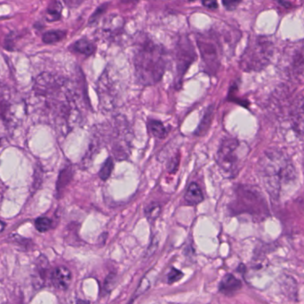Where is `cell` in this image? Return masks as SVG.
I'll list each match as a JSON object with an SVG mask.
<instances>
[{"label": "cell", "instance_id": "obj_22", "mask_svg": "<svg viewBox=\"0 0 304 304\" xmlns=\"http://www.w3.org/2000/svg\"><path fill=\"white\" fill-rule=\"evenodd\" d=\"M221 1L222 5L226 9L232 11L238 7V5L241 3L242 0H221Z\"/></svg>", "mask_w": 304, "mask_h": 304}, {"label": "cell", "instance_id": "obj_12", "mask_svg": "<svg viewBox=\"0 0 304 304\" xmlns=\"http://www.w3.org/2000/svg\"><path fill=\"white\" fill-rule=\"evenodd\" d=\"M95 49L96 48H95L94 44H93L91 41L85 40V39L76 41L75 43L71 47V50H73L74 52L84 54L87 56L93 54L95 51Z\"/></svg>", "mask_w": 304, "mask_h": 304}, {"label": "cell", "instance_id": "obj_23", "mask_svg": "<svg viewBox=\"0 0 304 304\" xmlns=\"http://www.w3.org/2000/svg\"><path fill=\"white\" fill-rule=\"evenodd\" d=\"M106 7H107V4H105V5H101L100 7H98L97 10H96V12H95V13H94V14L91 16V18L89 20V23H90V24H92V23H94V22H95V21H96V20L100 17V15L103 14V13L105 12Z\"/></svg>", "mask_w": 304, "mask_h": 304}, {"label": "cell", "instance_id": "obj_14", "mask_svg": "<svg viewBox=\"0 0 304 304\" xmlns=\"http://www.w3.org/2000/svg\"><path fill=\"white\" fill-rule=\"evenodd\" d=\"M62 5L58 1H54L49 5L45 18L48 22H55L61 18L62 16Z\"/></svg>", "mask_w": 304, "mask_h": 304}, {"label": "cell", "instance_id": "obj_27", "mask_svg": "<svg viewBox=\"0 0 304 304\" xmlns=\"http://www.w3.org/2000/svg\"><path fill=\"white\" fill-rule=\"evenodd\" d=\"M4 228H5V224H4L3 221H1V220H0V233L2 232V231L4 230Z\"/></svg>", "mask_w": 304, "mask_h": 304}, {"label": "cell", "instance_id": "obj_28", "mask_svg": "<svg viewBox=\"0 0 304 304\" xmlns=\"http://www.w3.org/2000/svg\"><path fill=\"white\" fill-rule=\"evenodd\" d=\"M188 1H190V2H193V1H196V0H188Z\"/></svg>", "mask_w": 304, "mask_h": 304}, {"label": "cell", "instance_id": "obj_25", "mask_svg": "<svg viewBox=\"0 0 304 304\" xmlns=\"http://www.w3.org/2000/svg\"><path fill=\"white\" fill-rule=\"evenodd\" d=\"M202 4L208 9H216L218 7L217 0H202Z\"/></svg>", "mask_w": 304, "mask_h": 304}, {"label": "cell", "instance_id": "obj_15", "mask_svg": "<svg viewBox=\"0 0 304 304\" xmlns=\"http://www.w3.org/2000/svg\"><path fill=\"white\" fill-rule=\"evenodd\" d=\"M149 129L152 135L158 139H164L168 135V130L161 121L151 120L149 122Z\"/></svg>", "mask_w": 304, "mask_h": 304}, {"label": "cell", "instance_id": "obj_1", "mask_svg": "<svg viewBox=\"0 0 304 304\" xmlns=\"http://www.w3.org/2000/svg\"><path fill=\"white\" fill-rule=\"evenodd\" d=\"M259 172L266 191L278 200L284 190L296 183L297 172L291 158L279 149H268L261 158Z\"/></svg>", "mask_w": 304, "mask_h": 304}, {"label": "cell", "instance_id": "obj_16", "mask_svg": "<svg viewBox=\"0 0 304 304\" xmlns=\"http://www.w3.org/2000/svg\"><path fill=\"white\" fill-rule=\"evenodd\" d=\"M114 168V162L111 158H109L106 160L105 162L103 163V165L101 167V170L99 172V176L102 180H107L110 177L111 172Z\"/></svg>", "mask_w": 304, "mask_h": 304}, {"label": "cell", "instance_id": "obj_8", "mask_svg": "<svg viewBox=\"0 0 304 304\" xmlns=\"http://www.w3.org/2000/svg\"><path fill=\"white\" fill-rule=\"evenodd\" d=\"M50 279L53 284V286L58 290H66L70 286L71 281V273L69 268L63 266H60L54 268Z\"/></svg>", "mask_w": 304, "mask_h": 304}, {"label": "cell", "instance_id": "obj_5", "mask_svg": "<svg viewBox=\"0 0 304 304\" xmlns=\"http://www.w3.org/2000/svg\"><path fill=\"white\" fill-rule=\"evenodd\" d=\"M271 54V43L265 38L258 37L247 46L241 57L240 67L247 72L260 71L268 64Z\"/></svg>", "mask_w": 304, "mask_h": 304}, {"label": "cell", "instance_id": "obj_4", "mask_svg": "<svg viewBox=\"0 0 304 304\" xmlns=\"http://www.w3.org/2000/svg\"><path fill=\"white\" fill-rule=\"evenodd\" d=\"M247 147L238 139L228 138L222 140L217 152V162L225 174L233 178L241 168L243 157L247 155Z\"/></svg>", "mask_w": 304, "mask_h": 304}, {"label": "cell", "instance_id": "obj_20", "mask_svg": "<svg viewBox=\"0 0 304 304\" xmlns=\"http://www.w3.org/2000/svg\"><path fill=\"white\" fill-rule=\"evenodd\" d=\"M115 284H116V275L114 273H111L107 277L103 285V292L105 295L110 293L111 289L114 287Z\"/></svg>", "mask_w": 304, "mask_h": 304}, {"label": "cell", "instance_id": "obj_11", "mask_svg": "<svg viewBox=\"0 0 304 304\" xmlns=\"http://www.w3.org/2000/svg\"><path fill=\"white\" fill-rule=\"evenodd\" d=\"M184 200L189 205H197L204 200L202 190L198 184L195 182L190 184L186 191Z\"/></svg>", "mask_w": 304, "mask_h": 304}, {"label": "cell", "instance_id": "obj_7", "mask_svg": "<svg viewBox=\"0 0 304 304\" xmlns=\"http://www.w3.org/2000/svg\"><path fill=\"white\" fill-rule=\"evenodd\" d=\"M197 44L207 73L216 74L220 66L219 45L216 39L208 35H199L197 37Z\"/></svg>", "mask_w": 304, "mask_h": 304}, {"label": "cell", "instance_id": "obj_24", "mask_svg": "<svg viewBox=\"0 0 304 304\" xmlns=\"http://www.w3.org/2000/svg\"><path fill=\"white\" fill-rule=\"evenodd\" d=\"M149 286H150V283H149V281H148L147 279H143V280L141 282L140 286H139L138 289H137L136 294L134 295V298H135V296H136L137 295H141L142 293H144V292L149 288Z\"/></svg>", "mask_w": 304, "mask_h": 304}, {"label": "cell", "instance_id": "obj_19", "mask_svg": "<svg viewBox=\"0 0 304 304\" xmlns=\"http://www.w3.org/2000/svg\"><path fill=\"white\" fill-rule=\"evenodd\" d=\"M160 211H161V207L159 203H151L145 210L147 217L151 219H157L160 214Z\"/></svg>", "mask_w": 304, "mask_h": 304}, {"label": "cell", "instance_id": "obj_10", "mask_svg": "<svg viewBox=\"0 0 304 304\" xmlns=\"http://www.w3.org/2000/svg\"><path fill=\"white\" fill-rule=\"evenodd\" d=\"M292 122L295 131L301 139H304V100L301 101L294 109Z\"/></svg>", "mask_w": 304, "mask_h": 304}, {"label": "cell", "instance_id": "obj_17", "mask_svg": "<svg viewBox=\"0 0 304 304\" xmlns=\"http://www.w3.org/2000/svg\"><path fill=\"white\" fill-rule=\"evenodd\" d=\"M212 116H213V107L211 106V107L208 108L207 112L205 113L202 121L198 128V130L196 131V134L202 135L203 132H205L208 129L212 121Z\"/></svg>", "mask_w": 304, "mask_h": 304}, {"label": "cell", "instance_id": "obj_26", "mask_svg": "<svg viewBox=\"0 0 304 304\" xmlns=\"http://www.w3.org/2000/svg\"><path fill=\"white\" fill-rule=\"evenodd\" d=\"M68 6L70 7H77L81 5L85 0H63Z\"/></svg>", "mask_w": 304, "mask_h": 304}, {"label": "cell", "instance_id": "obj_2", "mask_svg": "<svg viewBox=\"0 0 304 304\" xmlns=\"http://www.w3.org/2000/svg\"><path fill=\"white\" fill-rule=\"evenodd\" d=\"M133 63L138 81L142 85H154L162 79L166 71V51L162 46L144 38L137 44Z\"/></svg>", "mask_w": 304, "mask_h": 304}, {"label": "cell", "instance_id": "obj_18", "mask_svg": "<svg viewBox=\"0 0 304 304\" xmlns=\"http://www.w3.org/2000/svg\"><path fill=\"white\" fill-rule=\"evenodd\" d=\"M35 227L40 232H46L52 227V220L46 217H40L36 220Z\"/></svg>", "mask_w": 304, "mask_h": 304}, {"label": "cell", "instance_id": "obj_21", "mask_svg": "<svg viewBox=\"0 0 304 304\" xmlns=\"http://www.w3.org/2000/svg\"><path fill=\"white\" fill-rule=\"evenodd\" d=\"M183 276V274L180 270H178L175 268H171L170 272L168 274V282L169 284H173L175 282L179 281L181 277Z\"/></svg>", "mask_w": 304, "mask_h": 304}, {"label": "cell", "instance_id": "obj_9", "mask_svg": "<svg viewBox=\"0 0 304 304\" xmlns=\"http://www.w3.org/2000/svg\"><path fill=\"white\" fill-rule=\"evenodd\" d=\"M242 288V283L232 274L225 275L219 285V291L224 295H233Z\"/></svg>", "mask_w": 304, "mask_h": 304}, {"label": "cell", "instance_id": "obj_13", "mask_svg": "<svg viewBox=\"0 0 304 304\" xmlns=\"http://www.w3.org/2000/svg\"><path fill=\"white\" fill-rule=\"evenodd\" d=\"M65 36H66L65 31H61V30L50 31L44 33V35L42 37V41L44 44H54L62 41Z\"/></svg>", "mask_w": 304, "mask_h": 304}, {"label": "cell", "instance_id": "obj_3", "mask_svg": "<svg viewBox=\"0 0 304 304\" xmlns=\"http://www.w3.org/2000/svg\"><path fill=\"white\" fill-rule=\"evenodd\" d=\"M233 215L247 214L256 222H261L270 216L269 204L259 188L250 185H239L229 204Z\"/></svg>", "mask_w": 304, "mask_h": 304}, {"label": "cell", "instance_id": "obj_6", "mask_svg": "<svg viewBox=\"0 0 304 304\" xmlns=\"http://www.w3.org/2000/svg\"><path fill=\"white\" fill-rule=\"evenodd\" d=\"M197 59L194 46L187 37H181L175 48V64L176 74L174 77V83L176 88L181 85L182 78L185 75L187 70L194 63Z\"/></svg>", "mask_w": 304, "mask_h": 304}]
</instances>
